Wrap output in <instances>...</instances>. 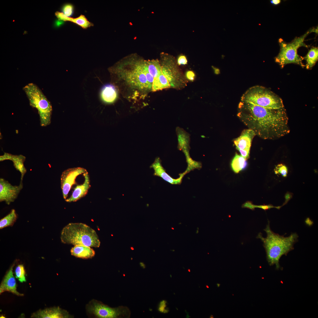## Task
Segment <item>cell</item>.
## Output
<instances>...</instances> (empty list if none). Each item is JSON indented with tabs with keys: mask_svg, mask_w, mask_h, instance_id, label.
I'll list each match as a JSON object with an SVG mask.
<instances>
[{
	"mask_svg": "<svg viewBox=\"0 0 318 318\" xmlns=\"http://www.w3.org/2000/svg\"><path fill=\"white\" fill-rule=\"evenodd\" d=\"M165 307V302L164 301H162L160 303V306L159 308V310L160 312H163L165 310L164 308Z\"/></svg>",
	"mask_w": 318,
	"mask_h": 318,
	"instance_id": "34",
	"label": "cell"
},
{
	"mask_svg": "<svg viewBox=\"0 0 318 318\" xmlns=\"http://www.w3.org/2000/svg\"><path fill=\"white\" fill-rule=\"evenodd\" d=\"M150 168H153L154 170L153 175L160 177L166 181L172 184H180L185 175L188 173L185 171L180 174V177L178 178H173L166 173L165 169L162 166L161 160L158 157L155 159Z\"/></svg>",
	"mask_w": 318,
	"mask_h": 318,
	"instance_id": "12",
	"label": "cell"
},
{
	"mask_svg": "<svg viewBox=\"0 0 318 318\" xmlns=\"http://www.w3.org/2000/svg\"><path fill=\"white\" fill-rule=\"evenodd\" d=\"M208 286H207V288H208Z\"/></svg>",
	"mask_w": 318,
	"mask_h": 318,
	"instance_id": "41",
	"label": "cell"
},
{
	"mask_svg": "<svg viewBox=\"0 0 318 318\" xmlns=\"http://www.w3.org/2000/svg\"><path fill=\"white\" fill-rule=\"evenodd\" d=\"M186 76L187 78L191 81L194 80L195 76L194 73L191 71H188L186 73Z\"/></svg>",
	"mask_w": 318,
	"mask_h": 318,
	"instance_id": "32",
	"label": "cell"
},
{
	"mask_svg": "<svg viewBox=\"0 0 318 318\" xmlns=\"http://www.w3.org/2000/svg\"><path fill=\"white\" fill-rule=\"evenodd\" d=\"M304 59L306 60V64L305 66L306 69H309L312 68L318 60V48L313 47L311 48Z\"/></svg>",
	"mask_w": 318,
	"mask_h": 318,
	"instance_id": "21",
	"label": "cell"
},
{
	"mask_svg": "<svg viewBox=\"0 0 318 318\" xmlns=\"http://www.w3.org/2000/svg\"><path fill=\"white\" fill-rule=\"evenodd\" d=\"M280 0H272L271 1V2L274 5H277L281 2Z\"/></svg>",
	"mask_w": 318,
	"mask_h": 318,
	"instance_id": "36",
	"label": "cell"
},
{
	"mask_svg": "<svg viewBox=\"0 0 318 318\" xmlns=\"http://www.w3.org/2000/svg\"><path fill=\"white\" fill-rule=\"evenodd\" d=\"M237 116L256 135L263 139H279L290 131L284 107L268 108L241 101Z\"/></svg>",
	"mask_w": 318,
	"mask_h": 318,
	"instance_id": "1",
	"label": "cell"
},
{
	"mask_svg": "<svg viewBox=\"0 0 318 318\" xmlns=\"http://www.w3.org/2000/svg\"><path fill=\"white\" fill-rule=\"evenodd\" d=\"M115 67L131 86L141 90L152 91L154 78L149 72L148 60L131 55L118 62Z\"/></svg>",
	"mask_w": 318,
	"mask_h": 318,
	"instance_id": "2",
	"label": "cell"
},
{
	"mask_svg": "<svg viewBox=\"0 0 318 318\" xmlns=\"http://www.w3.org/2000/svg\"><path fill=\"white\" fill-rule=\"evenodd\" d=\"M14 264L5 276L0 286V294L5 291H8L18 296H23V294L16 290V279L13 272Z\"/></svg>",
	"mask_w": 318,
	"mask_h": 318,
	"instance_id": "14",
	"label": "cell"
},
{
	"mask_svg": "<svg viewBox=\"0 0 318 318\" xmlns=\"http://www.w3.org/2000/svg\"><path fill=\"white\" fill-rule=\"evenodd\" d=\"M67 21H70L81 26L84 29L92 26L94 24L89 21L85 16L82 14L75 18L68 17Z\"/></svg>",
	"mask_w": 318,
	"mask_h": 318,
	"instance_id": "24",
	"label": "cell"
},
{
	"mask_svg": "<svg viewBox=\"0 0 318 318\" xmlns=\"http://www.w3.org/2000/svg\"><path fill=\"white\" fill-rule=\"evenodd\" d=\"M15 277L21 283L26 282L25 271L23 264L18 265L16 267L15 271Z\"/></svg>",
	"mask_w": 318,
	"mask_h": 318,
	"instance_id": "26",
	"label": "cell"
},
{
	"mask_svg": "<svg viewBox=\"0 0 318 318\" xmlns=\"http://www.w3.org/2000/svg\"><path fill=\"white\" fill-rule=\"evenodd\" d=\"M255 205L253 204L251 202L248 201L243 204L242 207L243 208H247L253 210L255 208Z\"/></svg>",
	"mask_w": 318,
	"mask_h": 318,
	"instance_id": "31",
	"label": "cell"
},
{
	"mask_svg": "<svg viewBox=\"0 0 318 318\" xmlns=\"http://www.w3.org/2000/svg\"><path fill=\"white\" fill-rule=\"evenodd\" d=\"M241 156L246 160L248 159L249 157L250 151L245 150H239Z\"/></svg>",
	"mask_w": 318,
	"mask_h": 318,
	"instance_id": "33",
	"label": "cell"
},
{
	"mask_svg": "<svg viewBox=\"0 0 318 318\" xmlns=\"http://www.w3.org/2000/svg\"><path fill=\"white\" fill-rule=\"evenodd\" d=\"M88 312L100 318H116L121 313L118 308H113L98 302L96 301H91L88 305Z\"/></svg>",
	"mask_w": 318,
	"mask_h": 318,
	"instance_id": "11",
	"label": "cell"
},
{
	"mask_svg": "<svg viewBox=\"0 0 318 318\" xmlns=\"http://www.w3.org/2000/svg\"><path fill=\"white\" fill-rule=\"evenodd\" d=\"M62 13L67 16L70 17L74 13V7L72 4L67 3L63 5L62 8Z\"/></svg>",
	"mask_w": 318,
	"mask_h": 318,
	"instance_id": "27",
	"label": "cell"
},
{
	"mask_svg": "<svg viewBox=\"0 0 318 318\" xmlns=\"http://www.w3.org/2000/svg\"><path fill=\"white\" fill-rule=\"evenodd\" d=\"M25 159V157L21 155H15L6 153H4L3 155L0 156L1 161L5 160H9L12 161L15 168L21 173L20 181H23L24 176L27 171L24 165Z\"/></svg>",
	"mask_w": 318,
	"mask_h": 318,
	"instance_id": "16",
	"label": "cell"
},
{
	"mask_svg": "<svg viewBox=\"0 0 318 318\" xmlns=\"http://www.w3.org/2000/svg\"><path fill=\"white\" fill-rule=\"evenodd\" d=\"M0 318H5V317H4L3 315H1V316H0Z\"/></svg>",
	"mask_w": 318,
	"mask_h": 318,
	"instance_id": "38",
	"label": "cell"
},
{
	"mask_svg": "<svg viewBox=\"0 0 318 318\" xmlns=\"http://www.w3.org/2000/svg\"><path fill=\"white\" fill-rule=\"evenodd\" d=\"M23 188L22 181L18 186H13L2 178H0V201L9 205L17 198Z\"/></svg>",
	"mask_w": 318,
	"mask_h": 318,
	"instance_id": "10",
	"label": "cell"
},
{
	"mask_svg": "<svg viewBox=\"0 0 318 318\" xmlns=\"http://www.w3.org/2000/svg\"><path fill=\"white\" fill-rule=\"evenodd\" d=\"M281 206H274L271 205H255V208H261L264 210H266L272 208H276L277 209H279L280 208H281Z\"/></svg>",
	"mask_w": 318,
	"mask_h": 318,
	"instance_id": "29",
	"label": "cell"
},
{
	"mask_svg": "<svg viewBox=\"0 0 318 318\" xmlns=\"http://www.w3.org/2000/svg\"><path fill=\"white\" fill-rule=\"evenodd\" d=\"M241 101L268 108L284 107L279 96L268 88L259 85L253 86L247 90L242 96Z\"/></svg>",
	"mask_w": 318,
	"mask_h": 318,
	"instance_id": "7",
	"label": "cell"
},
{
	"mask_svg": "<svg viewBox=\"0 0 318 318\" xmlns=\"http://www.w3.org/2000/svg\"><path fill=\"white\" fill-rule=\"evenodd\" d=\"M72 256L83 259L91 258L94 256L95 252L91 247L85 246H74L71 249Z\"/></svg>",
	"mask_w": 318,
	"mask_h": 318,
	"instance_id": "17",
	"label": "cell"
},
{
	"mask_svg": "<svg viewBox=\"0 0 318 318\" xmlns=\"http://www.w3.org/2000/svg\"><path fill=\"white\" fill-rule=\"evenodd\" d=\"M87 172L85 169L78 167L68 168L62 172L61 187L63 198L66 201L76 202L87 194L91 187L88 173L84 180H79L84 177L88 173Z\"/></svg>",
	"mask_w": 318,
	"mask_h": 318,
	"instance_id": "4",
	"label": "cell"
},
{
	"mask_svg": "<svg viewBox=\"0 0 318 318\" xmlns=\"http://www.w3.org/2000/svg\"><path fill=\"white\" fill-rule=\"evenodd\" d=\"M160 57L162 72L167 78L171 86L178 87L180 79L174 58L165 53H161Z\"/></svg>",
	"mask_w": 318,
	"mask_h": 318,
	"instance_id": "9",
	"label": "cell"
},
{
	"mask_svg": "<svg viewBox=\"0 0 318 318\" xmlns=\"http://www.w3.org/2000/svg\"><path fill=\"white\" fill-rule=\"evenodd\" d=\"M312 32L317 33L318 29L314 28L310 29L303 35L296 37L289 43L285 42L282 39H279L280 50L279 54L275 58V62L281 68L286 64L291 63L297 64L302 67H305L302 62L304 57L298 54L297 50L301 47H308L304 42L305 39L309 34Z\"/></svg>",
	"mask_w": 318,
	"mask_h": 318,
	"instance_id": "6",
	"label": "cell"
},
{
	"mask_svg": "<svg viewBox=\"0 0 318 318\" xmlns=\"http://www.w3.org/2000/svg\"><path fill=\"white\" fill-rule=\"evenodd\" d=\"M187 60L185 56H180L177 59V63L179 65H185L187 64Z\"/></svg>",
	"mask_w": 318,
	"mask_h": 318,
	"instance_id": "30",
	"label": "cell"
},
{
	"mask_svg": "<svg viewBox=\"0 0 318 318\" xmlns=\"http://www.w3.org/2000/svg\"><path fill=\"white\" fill-rule=\"evenodd\" d=\"M171 87L170 83L166 77L162 72L156 78L153 83L152 91H156Z\"/></svg>",
	"mask_w": 318,
	"mask_h": 318,
	"instance_id": "20",
	"label": "cell"
},
{
	"mask_svg": "<svg viewBox=\"0 0 318 318\" xmlns=\"http://www.w3.org/2000/svg\"><path fill=\"white\" fill-rule=\"evenodd\" d=\"M63 22L60 21H56L55 25L57 26H60L62 24Z\"/></svg>",
	"mask_w": 318,
	"mask_h": 318,
	"instance_id": "37",
	"label": "cell"
},
{
	"mask_svg": "<svg viewBox=\"0 0 318 318\" xmlns=\"http://www.w3.org/2000/svg\"><path fill=\"white\" fill-rule=\"evenodd\" d=\"M274 171L276 174H281L284 177H286L288 173V169L285 165L280 164L276 166Z\"/></svg>",
	"mask_w": 318,
	"mask_h": 318,
	"instance_id": "28",
	"label": "cell"
},
{
	"mask_svg": "<svg viewBox=\"0 0 318 318\" xmlns=\"http://www.w3.org/2000/svg\"><path fill=\"white\" fill-rule=\"evenodd\" d=\"M188 271H189V272H190V269H188Z\"/></svg>",
	"mask_w": 318,
	"mask_h": 318,
	"instance_id": "39",
	"label": "cell"
},
{
	"mask_svg": "<svg viewBox=\"0 0 318 318\" xmlns=\"http://www.w3.org/2000/svg\"><path fill=\"white\" fill-rule=\"evenodd\" d=\"M291 195H289V193L286 194V196H285V201L284 203L283 206L284 205L287 203L289 200L291 198Z\"/></svg>",
	"mask_w": 318,
	"mask_h": 318,
	"instance_id": "35",
	"label": "cell"
},
{
	"mask_svg": "<svg viewBox=\"0 0 318 318\" xmlns=\"http://www.w3.org/2000/svg\"><path fill=\"white\" fill-rule=\"evenodd\" d=\"M70 317L68 312L59 307L47 308L34 313L31 316L37 318H66Z\"/></svg>",
	"mask_w": 318,
	"mask_h": 318,
	"instance_id": "13",
	"label": "cell"
},
{
	"mask_svg": "<svg viewBox=\"0 0 318 318\" xmlns=\"http://www.w3.org/2000/svg\"><path fill=\"white\" fill-rule=\"evenodd\" d=\"M178 148L184 153L189 152L190 142L189 134L183 129L178 127L176 129Z\"/></svg>",
	"mask_w": 318,
	"mask_h": 318,
	"instance_id": "18",
	"label": "cell"
},
{
	"mask_svg": "<svg viewBox=\"0 0 318 318\" xmlns=\"http://www.w3.org/2000/svg\"><path fill=\"white\" fill-rule=\"evenodd\" d=\"M256 135L255 133L252 130L249 129L244 130L239 137L234 141L236 149L238 150L250 151L252 141Z\"/></svg>",
	"mask_w": 318,
	"mask_h": 318,
	"instance_id": "15",
	"label": "cell"
},
{
	"mask_svg": "<svg viewBox=\"0 0 318 318\" xmlns=\"http://www.w3.org/2000/svg\"><path fill=\"white\" fill-rule=\"evenodd\" d=\"M17 218L15 210L12 209L8 214L1 219L0 228L1 229L8 226H12L16 221Z\"/></svg>",
	"mask_w": 318,
	"mask_h": 318,
	"instance_id": "23",
	"label": "cell"
},
{
	"mask_svg": "<svg viewBox=\"0 0 318 318\" xmlns=\"http://www.w3.org/2000/svg\"><path fill=\"white\" fill-rule=\"evenodd\" d=\"M61 242L74 246L82 245L98 248L100 242L96 231L87 224L81 223H69L62 229Z\"/></svg>",
	"mask_w": 318,
	"mask_h": 318,
	"instance_id": "5",
	"label": "cell"
},
{
	"mask_svg": "<svg viewBox=\"0 0 318 318\" xmlns=\"http://www.w3.org/2000/svg\"><path fill=\"white\" fill-rule=\"evenodd\" d=\"M117 96L116 89L112 85H107L102 90L101 97L105 102L109 103L113 102L115 100Z\"/></svg>",
	"mask_w": 318,
	"mask_h": 318,
	"instance_id": "19",
	"label": "cell"
},
{
	"mask_svg": "<svg viewBox=\"0 0 318 318\" xmlns=\"http://www.w3.org/2000/svg\"><path fill=\"white\" fill-rule=\"evenodd\" d=\"M131 249H132V250H133V249H133V247H131Z\"/></svg>",
	"mask_w": 318,
	"mask_h": 318,
	"instance_id": "40",
	"label": "cell"
},
{
	"mask_svg": "<svg viewBox=\"0 0 318 318\" xmlns=\"http://www.w3.org/2000/svg\"><path fill=\"white\" fill-rule=\"evenodd\" d=\"M30 105L38 110L42 127L49 125L52 111L51 104L42 90L35 84L29 83L23 88Z\"/></svg>",
	"mask_w": 318,
	"mask_h": 318,
	"instance_id": "8",
	"label": "cell"
},
{
	"mask_svg": "<svg viewBox=\"0 0 318 318\" xmlns=\"http://www.w3.org/2000/svg\"><path fill=\"white\" fill-rule=\"evenodd\" d=\"M185 155L188 164V167L186 171L188 173L195 169L200 168L201 167V163L192 160L190 157L189 153L185 154Z\"/></svg>",
	"mask_w": 318,
	"mask_h": 318,
	"instance_id": "25",
	"label": "cell"
},
{
	"mask_svg": "<svg viewBox=\"0 0 318 318\" xmlns=\"http://www.w3.org/2000/svg\"><path fill=\"white\" fill-rule=\"evenodd\" d=\"M264 230L266 233V237H264L262 233H259L256 238L260 239L263 242L266 254L267 261L270 266L275 265L276 269L280 268L279 260L282 256L286 255L294 249V244L298 241V236L296 233H292L285 237L273 232L271 229L270 222Z\"/></svg>",
	"mask_w": 318,
	"mask_h": 318,
	"instance_id": "3",
	"label": "cell"
},
{
	"mask_svg": "<svg viewBox=\"0 0 318 318\" xmlns=\"http://www.w3.org/2000/svg\"><path fill=\"white\" fill-rule=\"evenodd\" d=\"M246 160L241 155L236 153L231 163L232 169L233 171L238 173L244 169L247 165Z\"/></svg>",
	"mask_w": 318,
	"mask_h": 318,
	"instance_id": "22",
	"label": "cell"
}]
</instances>
